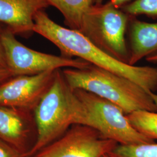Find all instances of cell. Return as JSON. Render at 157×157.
<instances>
[{"label": "cell", "mask_w": 157, "mask_h": 157, "mask_svg": "<svg viewBox=\"0 0 157 157\" xmlns=\"http://www.w3.org/2000/svg\"><path fill=\"white\" fill-rule=\"evenodd\" d=\"M117 144V142L104 138L95 129L73 124L64 135L33 157H102Z\"/></svg>", "instance_id": "52a82bcc"}, {"label": "cell", "mask_w": 157, "mask_h": 157, "mask_svg": "<svg viewBox=\"0 0 157 157\" xmlns=\"http://www.w3.org/2000/svg\"><path fill=\"white\" fill-rule=\"evenodd\" d=\"M56 71L8 78L0 84V105L33 112L52 83Z\"/></svg>", "instance_id": "ba28073f"}, {"label": "cell", "mask_w": 157, "mask_h": 157, "mask_svg": "<svg viewBox=\"0 0 157 157\" xmlns=\"http://www.w3.org/2000/svg\"><path fill=\"white\" fill-rule=\"evenodd\" d=\"M50 6L62 13L65 24L69 29L78 31L82 17L91 6L92 0H46Z\"/></svg>", "instance_id": "7c38bea8"}, {"label": "cell", "mask_w": 157, "mask_h": 157, "mask_svg": "<svg viewBox=\"0 0 157 157\" xmlns=\"http://www.w3.org/2000/svg\"><path fill=\"white\" fill-rule=\"evenodd\" d=\"M49 6L46 0H0V28L28 37L34 33L35 15Z\"/></svg>", "instance_id": "30bf717a"}, {"label": "cell", "mask_w": 157, "mask_h": 157, "mask_svg": "<svg viewBox=\"0 0 157 157\" xmlns=\"http://www.w3.org/2000/svg\"><path fill=\"white\" fill-rule=\"evenodd\" d=\"M84 107L82 125L98 131L104 138L118 144L152 143L132 126L123 110L110 101L83 90H75Z\"/></svg>", "instance_id": "5b68a950"}, {"label": "cell", "mask_w": 157, "mask_h": 157, "mask_svg": "<svg viewBox=\"0 0 157 157\" xmlns=\"http://www.w3.org/2000/svg\"><path fill=\"white\" fill-rule=\"evenodd\" d=\"M102 157H109L107 155H104V156H102Z\"/></svg>", "instance_id": "44dd1931"}, {"label": "cell", "mask_w": 157, "mask_h": 157, "mask_svg": "<svg viewBox=\"0 0 157 157\" xmlns=\"http://www.w3.org/2000/svg\"><path fill=\"white\" fill-rule=\"evenodd\" d=\"M132 17L146 15L152 19H157V0H136L121 8Z\"/></svg>", "instance_id": "9a60e30c"}, {"label": "cell", "mask_w": 157, "mask_h": 157, "mask_svg": "<svg viewBox=\"0 0 157 157\" xmlns=\"http://www.w3.org/2000/svg\"><path fill=\"white\" fill-rule=\"evenodd\" d=\"M126 116L136 130L152 140H157V112L137 111Z\"/></svg>", "instance_id": "4fadbf2b"}, {"label": "cell", "mask_w": 157, "mask_h": 157, "mask_svg": "<svg viewBox=\"0 0 157 157\" xmlns=\"http://www.w3.org/2000/svg\"><path fill=\"white\" fill-rule=\"evenodd\" d=\"M104 0H92L93 4H101L103 3ZM114 6L118 8H122L124 6L129 4L130 3L136 1V0H111Z\"/></svg>", "instance_id": "ac0fdd59"}, {"label": "cell", "mask_w": 157, "mask_h": 157, "mask_svg": "<svg viewBox=\"0 0 157 157\" xmlns=\"http://www.w3.org/2000/svg\"><path fill=\"white\" fill-rule=\"evenodd\" d=\"M83 104L62 74L57 69L50 87L33 111L37 137L26 157H33L64 135L73 124H79Z\"/></svg>", "instance_id": "3957f363"}, {"label": "cell", "mask_w": 157, "mask_h": 157, "mask_svg": "<svg viewBox=\"0 0 157 157\" xmlns=\"http://www.w3.org/2000/svg\"><path fill=\"white\" fill-rule=\"evenodd\" d=\"M33 136L37 137L33 112L0 105V139L26 157L30 150L29 144Z\"/></svg>", "instance_id": "9c48e42d"}, {"label": "cell", "mask_w": 157, "mask_h": 157, "mask_svg": "<svg viewBox=\"0 0 157 157\" xmlns=\"http://www.w3.org/2000/svg\"><path fill=\"white\" fill-rule=\"evenodd\" d=\"M130 17L111 0L105 4H93L82 17L78 32L110 56L129 64L125 35Z\"/></svg>", "instance_id": "277c9868"}, {"label": "cell", "mask_w": 157, "mask_h": 157, "mask_svg": "<svg viewBox=\"0 0 157 157\" xmlns=\"http://www.w3.org/2000/svg\"><path fill=\"white\" fill-rule=\"evenodd\" d=\"M2 40L6 66L14 76L35 75L62 68L83 69L90 63L80 58L57 56L34 50L19 42L15 35L4 29Z\"/></svg>", "instance_id": "8992f818"}, {"label": "cell", "mask_w": 157, "mask_h": 157, "mask_svg": "<svg viewBox=\"0 0 157 157\" xmlns=\"http://www.w3.org/2000/svg\"><path fill=\"white\" fill-rule=\"evenodd\" d=\"M146 60L150 62H157V51L147 56Z\"/></svg>", "instance_id": "ffe728a7"}, {"label": "cell", "mask_w": 157, "mask_h": 157, "mask_svg": "<svg viewBox=\"0 0 157 157\" xmlns=\"http://www.w3.org/2000/svg\"><path fill=\"white\" fill-rule=\"evenodd\" d=\"M0 157H25L15 147L0 139Z\"/></svg>", "instance_id": "2e32d148"}, {"label": "cell", "mask_w": 157, "mask_h": 157, "mask_svg": "<svg viewBox=\"0 0 157 157\" xmlns=\"http://www.w3.org/2000/svg\"><path fill=\"white\" fill-rule=\"evenodd\" d=\"M107 155L109 157H157L155 142L130 145L117 144Z\"/></svg>", "instance_id": "5bb4252c"}, {"label": "cell", "mask_w": 157, "mask_h": 157, "mask_svg": "<svg viewBox=\"0 0 157 157\" xmlns=\"http://www.w3.org/2000/svg\"><path fill=\"white\" fill-rule=\"evenodd\" d=\"M62 74L72 90H83L110 101L126 115L137 111L157 112V94L135 82L90 64L83 69L65 68Z\"/></svg>", "instance_id": "7a4b0ae2"}, {"label": "cell", "mask_w": 157, "mask_h": 157, "mask_svg": "<svg viewBox=\"0 0 157 157\" xmlns=\"http://www.w3.org/2000/svg\"><path fill=\"white\" fill-rule=\"evenodd\" d=\"M12 76H13V75L8 67L0 65V84Z\"/></svg>", "instance_id": "e0dca14e"}, {"label": "cell", "mask_w": 157, "mask_h": 157, "mask_svg": "<svg viewBox=\"0 0 157 157\" xmlns=\"http://www.w3.org/2000/svg\"><path fill=\"white\" fill-rule=\"evenodd\" d=\"M127 32L130 65L157 51V23L143 22L131 16Z\"/></svg>", "instance_id": "8fae6325"}, {"label": "cell", "mask_w": 157, "mask_h": 157, "mask_svg": "<svg viewBox=\"0 0 157 157\" xmlns=\"http://www.w3.org/2000/svg\"><path fill=\"white\" fill-rule=\"evenodd\" d=\"M3 30V29L0 28V65L7 67L6 62V52L2 40V33Z\"/></svg>", "instance_id": "d6986e66"}, {"label": "cell", "mask_w": 157, "mask_h": 157, "mask_svg": "<svg viewBox=\"0 0 157 157\" xmlns=\"http://www.w3.org/2000/svg\"><path fill=\"white\" fill-rule=\"evenodd\" d=\"M33 32L53 43L61 56L80 58L98 67L129 78L151 94L157 90V67L130 65L121 62L94 45L79 32L64 28L53 21L45 11L34 18Z\"/></svg>", "instance_id": "6da1fadb"}]
</instances>
